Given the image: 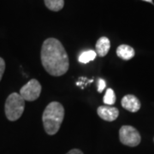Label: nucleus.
<instances>
[{"mask_svg": "<svg viewBox=\"0 0 154 154\" xmlns=\"http://www.w3.org/2000/svg\"><path fill=\"white\" fill-rule=\"evenodd\" d=\"M41 63L45 69L52 76H61L69 70V59L63 45L58 39H45L41 47Z\"/></svg>", "mask_w": 154, "mask_h": 154, "instance_id": "f257e3e1", "label": "nucleus"}, {"mask_svg": "<svg viewBox=\"0 0 154 154\" xmlns=\"http://www.w3.org/2000/svg\"><path fill=\"white\" fill-rule=\"evenodd\" d=\"M64 118V108L59 102L53 101L45 109L42 121L45 132L50 135L57 133Z\"/></svg>", "mask_w": 154, "mask_h": 154, "instance_id": "f03ea898", "label": "nucleus"}, {"mask_svg": "<svg viewBox=\"0 0 154 154\" xmlns=\"http://www.w3.org/2000/svg\"><path fill=\"white\" fill-rule=\"evenodd\" d=\"M25 108V100L20 94L13 93L9 95L5 101V111L8 120L17 121L21 116Z\"/></svg>", "mask_w": 154, "mask_h": 154, "instance_id": "7ed1b4c3", "label": "nucleus"}, {"mask_svg": "<svg viewBox=\"0 0 154 154\" xmlns=\"http://www.w3.org/2000/svg\"><path fill=\"white\" fill-rule=\"evenodd\" d=\"M120 141L125 146H137L140 143L141 137L138 130L132 126L124 125L119 130Z\"/></svg>", "mask_w": 154, "mask_h": 154, "instance_id": "20e7f679", "label": "nucleus"}, {"mask_svg": "<svg viewBox=\"0 0 154 154\" xmlns=\"http://www.w3.org/2000/svg\"><path fill=\"white\" fill-rule=\"evenodd\" d=\"M41 85L37 80L32 79L20 89V95L25 101H34L41 93Z\"/></svg>", "mask_w": 154, "mask_h": 154, "instance_id": "39448f33", "label": "nucleus"}, {"mask_svg": "<svg viewBox=\"0 0 154 154\" xmlns=\"http://www.w3.org/2000/svg\"><path fill=\"white\" fill-rule=\"evenodd\" d=\"M97 113L101 119L107 122H113L118 117L119 110L117 108L111 107L110 105H103L97 109Z\"/></svg>", "mask_w": 154, "mask_h": 154, "instance_id": "423d86ee", "label": "nucleus"}, {"mask_svg": "<svg viewBox=\"0 0 154 154\" xmlns=\"http://www.w3.org/2000/svg\"><path fill=\"white\" fill-rule=\"evenodd\" d=\"M122 106L130 112H137L140 109V102L134 95L128 94L122 99Z\"/></svg>", "mask_w": 154, "mask_h": 154, "instance_id": "0eeeda50", "label": "nucleus"}, {"mask_svg": "<svg viewBox=\"0 0 154 154\" xmlns=\"http://www.w3.org/2000/svg\"><path fill=\"white\" fill-rule=\"evenodd\" d=\"M95 48H96L95 51H96L97 55H99V57H103L107 55L110 48V42L109 38L106 37L99 38L96 43Z\"/></svg>", "mask_w": 154, "mask_h": 154, "instance_id": "6e6552de", "label": "nucleus"}, {"mask_svg": "<svg viewBox=\"0 0 154 154\" xmlns=\"http://www.w3.org/2000/svg\"><path fill=\"white\" fill-rule=\"evenodd\" d=\"M134 50L128 45H121L116 49V55L123 60H130L134 57Z\"/></svg>", "mask_w": 154, "mask_h": 154, "instance_id": "1a4fd4ad", "label": "nucleus"}, {"mask_svg": "<svg viewBox=\"0 0 154 154\" xmlns=\"http://www.w3.org/2000/svg\"><path fill=\"white\" fill-rule=\"evenodd\" d=\"M45 5L50 11H59L64 6V0H44Z\"/></svg>", "mask_w": 154, "mask_h": 154, "instance_id": "9d476101", "label": "nucleus"}, {"mask_svg": "<svg viewBox=\"0 0 154 154\" xmlns=\"http://www.w3.org/2000/svg\"><path fill=\"white\" fill-rule=\"evenodd\" d=\"M97 57V53L94 50H88L86 51H83L81 55L79 56V62L82 63H88L90 61H93Z\"/></svg>", "mask_w": 154, "mask_h": 154, "instance_id": "9b49d317", "label": "nucleus"}, {"mask_svg": "<svg viewBox=\"0 0 154 154\" xmlns=\"http://www.w3.org/2000/svg\"><path fill=\"white\" fill-rule=\"evenodd\" d=\"M104 103L106 105H112L116 103V95L113 89L108 88L104 96Z\"/></svg>", "mask_w": 154, "mask_h": 154, "instance_id": "f8f14e48", "label": "nucleus"}, {"mask_svg": "<svg viewBox=\"0 0 154 154\" xmlns=\"http://www.w3.org/2000/svg\"><path fill=\"white\" fill-rule=\"evenodd\" d=\"M5 70V62L2 57H0V82L2 80Z\"/></svg>", "mask_w": 154, "mask_h": 154, "instance_id": "ddd939ff", "label": "nucleus"}, {"mask_svg": "<svg viewBox=\"0 0 154 154\" xmlns=\"http://www.w3.org/2000/svg\"><path fill=\"white\" fill-rule=\"evenodd\" d=\"M105 87H106V83H105V81L103 79H99V84H98V92L102 93L105 88Z\"/></svg>", "mask_w": 154, "mask_h": 154, "instance_id": "4468645a", "label": "nucleus"}, {"mask_svg": "<svg viewBox=\"0 0 154 154\" xmlns=\"http://www.w3.org/2000/svg\"><path fill=\"white\" fill-rule=\"evenodd\" d=\"M66 154H83V152L79 149H72L69 152H68Z\"/></svg>", "mask_w": 154, "mask_h": 154, "instance_id": "2eb2a0df", "label": "nucleus"}, {"mask_svg": "<svg viewBox=\"0 0 154 154\" xmlns=\"http://www.w3.org/2000/svg\"><path fill=\"white\" fill-rule=\"evenodd\" d=\"M143 1H146V2H149V3L152 4V0H143Z\"/></svg>", "mask_w": 154, "mask_h": 154, "instance_id": "dca6fc26", "label": "nucleus"}]
</instances>
